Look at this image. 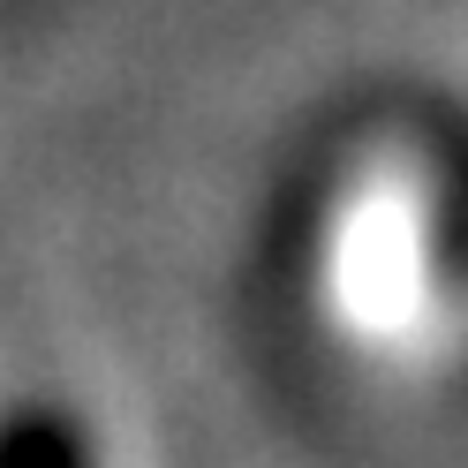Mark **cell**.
Listing matches in <instances>:
<instances>
[{
	"instance_id": "cell-1",
	"label": "cell",
	"mask_w": 468,
	"mask_h": 468,
	"mask_svg": "<svg viewBox=\"0 0 468 468\" xmlns=\"http://www.w3.org/2000/svg\"><path fill=\"white\" fill-rule=\"evenodd\" d=\"M303 310L340 370L438 386L468 363L461 189L416 129H370L325 166L303 219Z\"/></svg>"
},
{
	"instance_id": "cell-2",
	"label": "cell",
	"mask_w": 468,
	"mask_h": 468,
	"mask_svg": "<svg viewBox=\"0 0 468 468\" xmlns=\"http://www.w3.org/2000/svg\"><path fill=\"white\" fill-rule=\"evenodd\" d=\"M0 468H83V446L61 416L23 408V416L0 423Z\"/></svg>"
}]
</instances>
